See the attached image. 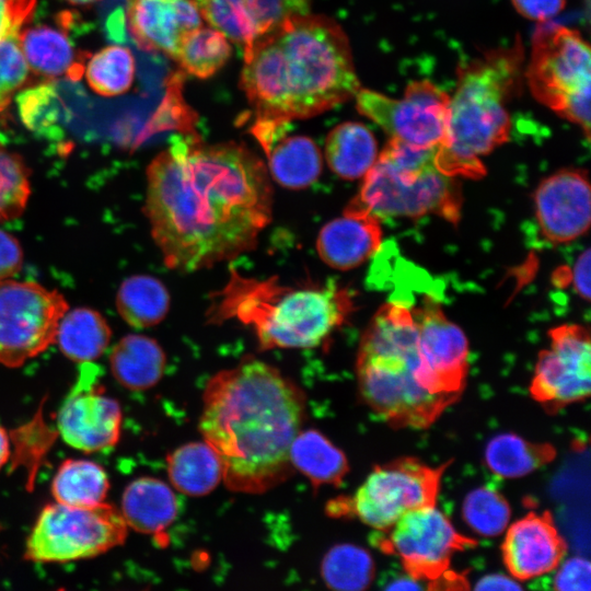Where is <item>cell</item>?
<instances>
[{"mask_svg": "<svg viewBox=\"0 0 591 591\" xmlns=\"http://www.w3.org/2000/svg\"><path fill=\"white\" fill-rule=\"evenodd\" d=\"M271 208L267 169L241 143L175 135L147 167L144 215L171 269L192 273L251 251Z\"/></svg>", "mask_w": 591, "mask_h": 591, "instance_id": "6da1fadb", "label": "cell"}, {"mask_svg": "<svg viewBox=\"0 0 591 591\" xmlns=\"http://www.w3.org/2000/svg\"><path fill=\"white\" fill-rule=\"evenodd\" d=\"M304 410L302 391L257 359L208 381L199 430L219 456L231 490L262 494L290 475V447Z\"/></svg>", "mask_w": 591, "mask_h": 591, "instance_id": "7a4b0ae2", "label": "cell"}, {"mask_svg": "<svg viewBox=\"0 0 591 591\" xmlns=\"http://www.w3.org/2000/svg\"><path fill=\"white\" fill-rule=\"evenodd\" d=\"M241 88L255 119L288 124L354 99L360 82L344 30L325 15L306 13L244 47Z\"/></svg>", "mask_w": 591, "mask_h": 591, "instance_id": "3957f363", "label": "cell"}, {"mask_svg": "<svg viewBox=\"0 0 591 591\" xmlns=\"http://www.w3.org/2000/svg\"><path fill=\"white\" fill-rule=\"evenodd\" d=\"M354 310L351 293L335 281L287 286L277 277L256 279L232 269L211 296L206 317L235 320L252 327L259 346L311 348L322 344Z\"/></svg>", "mask_w": 591, "mask_h": 591, "instance_id": "277c9868", "label": "cell"}, {"mask_svg": "<svg viewBox=\"0 0 591 591\" xmlns=\"http://www.w3.org/2000/svg\"><path fill=\"white\" fill-rule=\"evenodd\" d=\"M417 343L413 312L395 302L380 308L361 338L356 361L359 393L395 429H426L453 404L419 384Z\"/></svg>", "mask_w": 591, "mask_h": 591, "instance_id": "5b68a950", "label": "cell"}, {"mask_svg": "<svg viewBox=\"0 0 591 591\" xmlns=\"http://www.w3.org/2000/svg\"><path fill=\"white\" fill-rule=\"evenodd\" d=\"M522 46L496 49L471 62L450 97L449 124L436 163L451 176L485 174L480 157L508 141L511 120L506 103L519 81Z\"/></svg>", "mask_w": 591, "mask_h": 591, "instance_id": "8992f818", "label": "cell"}, {"mask_svg": "<svg viewBox=\"0 0 591 591\" xmlns=\"http://www.w3.org/2000/svg\"><path fill=\"white\" fill-rule=\"evenodd\" d=\"M438 148H424L391 138L364 174L346 210L387 218L438 215L457 223L462 195L454 176L436 164Z\"/></svg>", "mask_w": 591, "mask_h": 591, "instance_id": "52a82bcc", "label": "cell"}, {"mask_svg": "<svg viewBox=\"0 0 591 591\" xmlns=\"http://www.w3.org/2000/svg\"><path fill=\"white\" fill-rule=\"evenodd\" d=\"M590 47L576 30L543 22L532 37L525 72L543 105L577 124L590 138Z\"/></svg>", "mask_w": 591, "mask_h": 591, "instance_id": "ba28073f", "label": "cell"}, {"mask_svg": "<svg viewBox=\"0 0 591 591\" xmlns=\"http://www.w3.org/2000/svg\"><path fill=\"white\" fill-rule=\"evenodd\" d=\"M371 543L398 557L407 575L430 589L467 588L465 577L450 570L451 558L477 542L459 533L434 506L407 511L387 529L376 530Z\"/></svg>", "mask_w": 591, "mask_h": 591, "instance_id": "9c48e42d", "label": "cell"}, {"mask_svg": "<svg viewBox=\"0 0 591 591\" xmlns=\"http://www.w3.org/2000/svg\"><path fill=\"white\" fill-rule=\"evenodd\" d=\"M128 526L108 503L45 506L26 540L24 558L33 563H68L93 558L124 544Z\"/></svg>", "mask_w": 591, "mask_h": 591, "instance_id": "30bf717a", "label": "cell"}, {"mask_svg": "<svg viewBox=\"0 0 591 591\" xmlns=\"http://www.w3.org/2000/svg\"><path fill=\"white\" fill-rule=\"evenodd\" d=\"M451 461L431 467L405 456L378 465L338 512L352 513L374 530H385L407 511L436 505L441 477Z\"/></svg>", "mask_w": 591, "mask_h": 591, "instance_id": "8fae6325", "label": "cell"}, {"mask_svg": "<svg viewBox=\"0 0 591 591\" xmlns=\"http://www.w3.org/2000/svg\"><path fill=\"white\" fill-rule=\"evenodd\" d=\"M65 297L33 281L0 280V364L23 366L56 343Z\"/></svg>", "mask_w": 591, "mask_h": 591, "instance_id": "7c38bea8", "label": "cell"}, {"mask_svg": "<svg viewBox=\"0 0 591 591\" xmlns=\"http://www.w3.org/2000/svg\"><path fill=\"white\" fill-rule=\"evenodd\" d=\"M450 97L428 80L410 82L401 99L361 88L355 95L358 112L391 138L424 148H439L443 143Z\"/></svg>", "mask_w": 591, "mask_h": 591, "instance_id": "4fadbf2b", "label": "cell"}, {"mask_svg": "<svg viewBox=\"0 0 591 591\" xmlns=\"http://www.w3.org/2000/svg\"><path fill=\"white\" fill-rule=\"evenodd\" d=\"M549 348L538 354L530 394L548 414L582 402L591 390V344L586 327L565 324L548 332Z\"/></svg>", "mask_w": 591, "mask_h": 591, "instance_id": "5bb4252c", "label": "cell"}, {"mask_svg": "<svg viewBox=\"0 0 591 591\" xmlns=\"http://www.w3.org/2000/svg\"><path fill=\"white\" fill-rule=\"evenodd\" d=\"M413 315L418 328L417 380L427 392L454 404L467 380L466 336L431 297H426Z\"/></svg>", "mask_w": 591, "mask_h": 591, "instance_id": "9a60e30c", "label": "cell"}, {"mask_svg": "<svg viewBox=\"0 0 591 591\" xmlns=\"http://www.w3.org/2000/svg\"><path fill=\"white\" fill-rule=\"evenodd\" d=\"M121 419L120 406L105 393L99 368L82 363L58 410L57 428L62 440L86 453L111 449L119 440Z\"/></svg>", "mask_w": 591, "mask_h": 591, "instance_id": "2e32d148", "label": "cell"}, {"mask_svg": "<svg viewBox=\"0 0 591 591\" xmlns=\"http://www.w3.org/2000/svg\"><path fill=\"white\" fill-rule=\"evenodd\" d=\"M537 224L553 245L567 244L590 227L591 193L584 170H561L544 178L534 193Z\"/></svg>", "mask_w": 591, "mask_h": 591, "instance_id": "e0dca14e", "label": "cell"}, {"mask_svg": "<svg viewBox=\"0 0 591 591\" xmlns=\"http://www.w3.org/2000/svg\"><path fill=\"white\" fill-rule=\"evenodd\" d=\"M501 549L509 572L519 580H528L556 569L567 544L548 511L530 512L510 525Z\"/></svg>", "mask_w": 591, "mask_h": 591, "instance_id": "ac0fdd59", "label": "cell"}, {"mask_svg": "<svg viewBox=\"0 0 591 591\" xmlns=\"http://www.w3.org/2000/svg\"><path fill=\"white\" fill-rule=\"evenodd\" d=\"M125 19L135 43L175 59L182 38L201 26L193 0H127Z\"/></svg>", "mask_w": 591, "mask_h": 591, "instance_id": "d6986e66", "label": "cell"}, {"mask_svg": "<svg viewBox=\"0 0 591 591\" xmlns=\"http://www.w3.org/2000/svg\"><path fill=\"white\" fill-rule=\"evenodd\" d=\"M211 27L243 48L288 18L310 13L312 0H194Z\"/></svg>", "mask_w": 591, "mask_h": 591, "instance_id": "ffe728a7", "label": "cell"}, {"mask_svg": "<svg viewBox=\"0 0 591 591\" xmlns=\"http://www.w3.org/2000/svg\"><path fill=\"white\" fill-rule=\"evenodd\" d=\"M381 221L366 212L344 211V216L326 223L320 231L316 248L328 266L348 270L360 266L380 248Z\"/></svg>", "mask_w": 591, "mask_h": 591, "instance_id": "44dd1931", "label": "cell"}, {"mask_svg": "<svg viewBox=\"0 0 591 591\" xmlns=\"http://www.w3.org/2000/svg\"><path fill=\"white\" fill-rule=\"evenodd\" d=\"M19 40L28 67L46 78L67 77L80 80L88 54L74 48L65 28L47 24L24 26Z\"/></svg>", "mask_w": 591, "mask_h": 591, "instance_id": "7402d4cb", "label": "cell"}, {"mask_svg": "<svg viewBox=\"0 0 591 591\" xmlns=\"http://www.w3.org/2000/svg\"><path fill=\"white\" fill-rule=\"evenodd\" d=\"M119 511L128 528L157 534L173 523L178 513V501L164 482L140 477L126 487Z\"/></svg>", "mask_w": 591, "mask_h": 591, "instance_id": "603a6c76", "label": "cell"}, {"mask_svg": "<svg viewBox=\"0 0 591 591\" xmlns=\"http://www.w3.org/2000/svg\"><path fill=\"white\" fill-rule=\"evenodd\" d=\"M165 354L152 338L129 334L112 349L109 367L115 380L130 391H146L154 386L165 369Z\"/></svg>", "mask_w": 591, "mask_h": 591, "instance_id": "cb8c5ba5", "label": "cell"}, {"mask_svg": "<svg viewBox=\"0 0 591 591\" xmlns=\"http://www.w3.org/2000/svg\"><path fill=\"white\" fill-rule=\"evenodd\" d=\"M111 337L112 329L101 313L90 308H76L61 317L56 343L68 359L82 364L100 358Z\"/></svg>", "mask_w": 591, "mask_h": 591, "instance_id": "d4e9b609", "label": "cell"}, {"mask_svg": "<svg viewBox=\"0 0 591 591\" xmlns=\"http://www.w3.org/2000/svg\"><path fill=\"white\" fill-rule=\"evenodd\" d=\"M331 170L344 179L363 177L378 158L373 134L362 124L347 121L331 130L325 142Z\"/></svg>", "mask_w": 591, "mask_h": 591, "instance_id": "484cf974", "label": "cell"}, {"mask_svg": "<svg viewBox=\"0 0 591 591\" xmlns=\"http://www.w3.org/2000/svg\"><path fill=\"white\" fill-rule=\"evenodd\" d=\"M167 474L172 485L188 496L207 495L223 478L219 456L206 442L187 443L172 452Z\"/></svg>", "mask_w": 591, "mask_h": 591, "instance_id": "4316f807", "label": "cell"}, {"mask_svg": "<svg viewBox=\"0 0 591 591\" xmlns=\"http://www.w3.org/2000/svg\"><path fill=\"white\" fill-rule=\"evenodd\" d=\"M271 177L282 187L301 189L313 184L322 172V155L305 136L281 138L266 153Z\"/></svg>", "mask_w": 591, "mask_h": 591, "instance_id": "83f0119b", "label": "cell"}, {"mask_svg": "<svg viewBox=\"0 0 591 591\" xmlns=\"http://www.w3.org/2000/svg\"><path fill=\"white\" fill-rule=\"evenodd\" d=\"M290 462L315 487L339 485L349 470L343 451L315 430L299 431L290 447Z\"/></svg>", "mask_w": 591, "mask_h": 591, "instance_id": "f1b7e54d", "label": "cell"}, {"mask_svg": "<svg viewBox=\"0 0 591 591\" xmlns=\"http://www.w3.org/2000/svg\"><path fill=\"white\" fill-rule=\"evenodd\" d=\"M109 480L97 463L83 459H68L58 467L53 482L55 502L73 507H92L105 502Z\"/></svg>", "mask_w": 591, "mask_h": 591, "instance_id": "f546056e", "label": "cell"}, {"mask_svg": "<svg viewBox=\"0 0 591 591\" xmlns=\"http://www.w3.org/2000/svg\"><path fill=\"white\" fill-rule=\"evenodd\" d=\"M556 453L551 443H535L514 433H500L487 443L485 462L494 474L517 478L552 462Z\"/></svg>", "mask_w": 591, "mask_h": 591, "instance_id": "4dcf8cb0", "label": "cell"}, {"mask_svg": "<svg viewBox=\"0 0 591 591\" xmlns=\"http://www.w3.org/2000/svg\"><path fill=\"white\" fill-rule=\"evenodd\" d=\"M116 308L121 318L137 328L159 324L170 309V294L155 277L135 275L126 278L116 296Z\"/></svg>", "mask_w": 591, "mask_h": 591, "instance_id": "1f68e13d", "label": "cell"}, {"mask_svg": "<svg viewBox=\"0 0 591 591\" xmlns=\"http://www.w3.org/2000/svg\"><path fill=\"white\" fill-rule=\"evenodd\" d=\"M231 51L223 33L201 25L182 38L175 60L188 74L207 79L225 65Z\"/></svg>", "mask_w": 591, "mask_h": 591, "instance_id": "d6a6232c", "label": "cell"}, {"mask_svg": "<svg viewBox=\"0 0 591 591\" xmlns=\"http://www.w3.org/2000/svg\"><path fill=\"white\" fill-rule=\"evenodd\" d=\"M322 578L334 590L361 591L373 581L375 567L368 551L352 544L332 547L322 560Z\"/></svg>", "mask_w": 591, "mask_h": 591, "instance_id": "836d02e7", "label": "cell"}, {"mask_svg": "<svg viewBox=\"0 0 591 591\" xmlns=\"http://www.w3.org/2000/svg\"><path fill=\"white\" fill-rule=\"evenodd\" d=\"M135 59L128 48L107 46L92 55L84 67L89 86L102 96L127 92L135 78Z\"/></svg>", "mask_w": 591, "mask_h": 591, "instance_id": "e575fe53", "label": "cell"}, {"mask_svg": "<svg viewBox=\"0 0 591 591\" xmlns=\"http://www.w3.org/2000/svg\"><path fill=\"white\" fill-rule=\"evenodd\" d=\"M466 524L483 536H497L508 526L511 509L496 489L483 486L467 494L462 506Z\"/></svg>", "mask_w": 591, "mask_h": 591, "instance_id": "d590c367", "label": "cell"}, {"mask_svg": "<svg viewBox=\"0 0 591 591\" xmlns=\"http://www.w3.org/2000/svg\"><path fill=\"white\" fill-rule=\"evenodd\" d=\"M30 170L16 153L0 146V221L19 217L28 200Z\"/></svg>", "mask_w": 591, "mask_h": 591, "instance_id": "8d00e7d4", "label": "cell"}, {"mask_svg": "<svg viewBox=\"0 0 591 591\" xmlns=\"http://www.w3.org/2000/svg\"><path fill=\"white\" fill-rule=\"evenodd\" d=\"M16 105L22 121L31 130L48 135L56 129L61 108L54 84L46 82L22 91Z\"/></svg>", "mask_w": 591, "mask_h": 591, "instance_id": "74e56055", "label": "cell"}, {"mask_svg": "<svg viewBox=\"0 0 591 591\" xmlns=\"http://www.w3.org/2000/svg\"><path fill=\"white\" fill-rule=\"evenodd\" d=\"M30 67L22 51L19 33L0 38V112L26 82Z\"/></svg>", "mask_w": 591, "mask_h": 591, "instance_id": "f35d334b", "label": "cell"}, {"mask_svg": "<svg viewBox=\"0 0 591 591\" xmlns=\"http://www.w3.org/2000/svg\"><path fill=\"white\" fill-rule=\"evenodd\" d=\"M182 73L172 76L164 103L155 116L153 126L150 127L152 131L175 128L179 134L195 132L196 115L182 97Z\"/></svg>", "mask_w": 591, "mask_h": 591, "instance_id": "ab89813d", "label": "cell"}, {"mask_svg": "<svg viewBox=\"0 0 591 591\" xmlns=\"http://www.w3.org/2000/svg\"><path fill=\"white\" fill-rule=\"evenodd\" d=\"M36 0H0V38L19 33L33 16Z\"/></svg>", "mask_w": 591, "mask_h": 591, "instance_id": "60d3db41", "label": "cell"}, {"mask_svg": "<svg viewBox=\"0 0 591 591\" xmlns=\"http://www.w3.org/2000/svg\"><path fill=\"white\" fill-rule=\"evenodd\" d=\"M590 563L582 557L566 560L554 579V589L561 591L590 590Z\"/></svg>", "mask_w": 591, "mask_h": 591, "instance_id": "b9f144b4", "label": "cell"}, {"mask_svg": "<svg viewBox=\"0 0 591 591\" xmlns=\"http://www.w3.org/2000/svg\"><path fill=\"white\" fill-rule=\"evenodd\" d=\"M23 264V251L19 241L0 229V280L18 274Z\"/></svg>", "mask_w": 591, "mask_h": 591, "instance_id": "7bdbcfd3", "label": "cell"}, {"mask_svg": "<svg viewBox=\"0 0 591 591\" xmlns=\"http://www.w3.org/2000/svg\"><path fill=\"white\" fill-rule=\"evenodd\" d=\"M566 0H512L515 10L524 18L548 22L565 7Z\"/></svg>", "mask_w": 591, "mask_h": 591, "instance_id": "ee69618b", "label": "cell"}, {"mask_svg": "<svg viewBox=\"0 0 591 591\" xmlns=\"http://www.w3.org/2000/svg\"><path fill=\"white\" fill-rule=\"evenodd\" d=\"M590 248L579 255L571 270V281L576 293L590 301Z\"/></svg>", "mask_w": 591, "mask_h": 591, "instance_id": "f6af8a7d", "label": "cell"}, {"mask_svg": "<svg viewBox=\"0 0 591 591\" xmlns=\"http://www.w3.org/2000/svg\"><path fill=\"white\" fill-rule=\"evenodd\" d=\"M477 590H520L522 587L514 580L502 575L483 577L475 586Z\"/></svg>", "mask_w": 591, "mask_h": 591, "instance_id": "bcb514c9", "label": "cell"}, {"mask_svg": "<svg viewBox=\"0 0 591 591\" xmlns=\"http://www.w3.org/2000/svg\"><path fill=\"white\" fill-rule=\"evenodd\" d=\"M386 589H398V590H420L424 587L420 584V581L413 579L407 575L406 578H398L392 583H389Z\"/></svg>", "mask_w": 591, "mask_h": 591, "instance_id": "7dc6e473", "label": "cell"}, {"mask_svg": "<svg viewBox=\"0 0 591 591\" xmlns=\"http://www.w3.org/2000/svg\"><path fill=\"white\" fill-rule=\"evenodd\" d=\"M10 440L8 432L0 425V471L10 457Z\"/></svg>", "mask_w": 591, "mask_h": 591, "instance_id": "c3c4849f", "label": "cell"}, {"mask_svg": "<svg viewBox=\"0 0 591 591\" xmlns=\"http://www.w3.org/2000/svg\"><path fill=\"white\" fill-rule=\"evenodd\" d=\"M68 2L72 4H89L94 2L95 0H67Z\"/></svg>", "mask_w": 591, "mask_h": 591, "instance_id": "681fc988", "label": "cell"}]
</instances>
